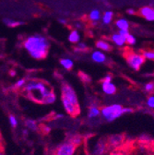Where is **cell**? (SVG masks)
Here are the masks:
<instances>
[{"label": "cell", "instance_id": "cell-1", "mask_svg": "<svg viewBox=\"0 0 154 155\" xmlns=\"http://www.w3.org/2000/svg\"><path fill=\"white\" fill-rule=\"evenodd\" d=\"M23 46L32 58L36 60H41L46 57L50 44L43 35H31L23 42Z\"/></svg>", "mask_w": 154, "mask_h": 155}, {"label": "cell", "instance_id": "cell-2", "mask_svg": "<svg viewBox=\"0 0 154 155\" xmlns=\"http://www.w3.org/2000/svg\"><path fill=\"white\" fill-rule=\"evenodd\" d=\"M23 91L31 100L41 104H45L46 99L54 92L44 81L35 80L29 81L26 83Z\"/></svg>", "mask_w": 154, "mask_h": 155}, {"label": "cell", "instance_id": "cell-3", "mask_svg": "<svg viewBox=\"0 0 154 155\" xmlns=\"http://www.w3.org/2000/svg\"><path fill=\"white\" fill-rule=\"evenodd\" d=\"M61 101L66 113L70 116H77L80 113L77 93L72 86L66 82H64L61 87Z\"/></svg>", "mask_w": 154, "mask_h": 155}, {"label": "cell", "instance_id": "cell-4", "mask_svg": "<svg viewBox=\"0 0 154 155\" xmlns=\"http://www.w3.org/2000/svg\"><path fill=\"white\" fill-rule=\"evenodd\" d=\"M133 109L130 107H123L121 104H113L103 106L101 108V115L106 122H113L120 118L122 115L130 114Z\"/></svg>", "mask_w": 154, "mask_h": 155}, {"label": "cell", "instance_id": "cell-5", "mask_svg": "<svg viewBox=\"0 0 154 155\" xmlns=\"http://www.w3.org/2000/svg\"><path fill=\"white\" fill-rule=\"evenodd\" d=\"M145 60L146 59L143 56V54H140L129 53L128 54H126V62L128 66L136 71L141 68V67L145 63Z\"/></svg>", "mask_w": 154, "mask_h": 155}, {"label": "cell", "instance_id": "cell-6", "mask_svg": "<svg viewBox=\"0 0 154 155\" xmlns=\"http://www.w3.org/2000/svg\"><path fill=\"white\" fill-rule=\"evenodd\" d=\"M109 146L107 143V140H104L103 139L96 140L92 145L90 147V155H104L107 151Z\"/></svg>", "mask_w": 154, "mask_h": 155}, {"label": "cell", "instance_id": "cell-7", "mask_svg": "<svg viewBox=\"0 0 154 155\" xmlns=\"http://www.w3.org/2000/svg\"><path fill=\"white\" fill-rule=\"evenodd\" d=\"M77 146H75L70 140H67L56 148L54 155H74Z\"/></svg>", "mask_w": 154, "mask_h": 155}, {"label": "cell", "instance_id": "cell-8", "mask_svg": "<svg viewBox=\"0 0 154 155\" xmlns=\"http://www.w3.org/2000/svg\"><path fill=\"white\" fill-rule=\"evenodd\" d=\"M124 141V136L121 134H114L111 135L107 140V143L109 147H112L113 149L118 148L120 145H122Z\"/></svg>", "mask_w": 154, "mask_h": 155}, {"label": "cell", "instance_id": "cell-9", "mask_svg": "<svg viewBox=\"0 0 154 155\" xmlns=\"http://www.w3.org/2000/svg\"><path fill=\"white\" fill-rule=\"evenodd\" d=\"M102 91L107 95H113L116 93L117 88L112 82H102Z\"/></svg>", "mask_w": 154, "mask_h": 155}, {"label": "cell", "instance_id": "cell-10", "mask_svg": "<svg viewBox=\"0 0 154 155\" xmlns=\"http://www.w3.org/2000/svg\"><path fill=\"white\" fill-rule=\"evenodd\" d=\"M91 59L95 63L102 64V63H104L106 61L107 58H106V55H105V54L103 52H102V51H94L91 54Z\"/></svg>", "mask_w": 154, "mask_h": 155}, {"label": "cell", "instance_id": "cell-11", "mask_svg": "<svg viewBox=\"0 0 154 155\" xmlns=\"http://www.w3.org/2000/svg\"><path fill=\"white\" fill-rule=\"evenodd\" d=\"M111 40H112V42H113L115 45H117V46H119V47L124 46V45L126 44V39L124 36H122L120 33H118V32L113 34L112 37H111Z\"/></svg>", "mask_w": 154, "mask_h": 155}, {"label": "cell", "instance_id": "cell-12", "mask_svg": "<svg viewBox=\"0 0 154 155\" xmlns=\"http://www.w3.org/2000/svg\"><path fill=\"white\" fill-rule=\"evenodd\" d=\"M101 115V108L97 105H90L88 110V118L89 119H96Z\"/></svg>", "mask_w": 154, "mask_h": 155}, {"label": "cell", "instance_id": "cell-13", "mask_svg": "<svg viewBox=\"0 0 154 155\" xmlns=\"http://www.w3.org/2000/svg\"><path fill=\"white\" fill-rule=\"evenodd\" d=\"M140 14L149 21H154V9L149 7H144L140 9Z\"/></svg>", "mask_w": 154, "mask_h": 155}, {"label": "cell", "instance_id": "cell-14", "mask_svg": "<svg viewBox=\"0 0 154 155\" xmlns=\"http://www.w3.org/2000/svg\"><path fill=\"white\" fill-rule=\"evenodd\" d=\"M80 35L78 31H72L70 33H69V36H68V41L71 43V44H78L80 43Z\"/></svg>", "mask_w": 154, "mask_h": 155}, {"label": "cell", "instance_id": "cell-15", "mask_svg": "<svg viewBox=\"0 0 154 155\" xmlns=\"http://www.w3.org/2000/svg\"><path fill=\"white\" fill-rule=\"evenodd\" d=\"M96 47L101 51H110L111 50V45L108 42L103 41V40H99L96 42Z\"/></svg>", "mask_w": 154, "mask_h": 155}, {"label": "cell", "instance_id": "cell-16", "mask_svg": "<svg viewBox=\"0 0 154 155\" xmlns=\"http://www.w3.org/2000/svg\"><path fill=\"white\" fill-rule=\"evenodd\" d=\"M60 65L67 70H70L73 66H74V62L70 58H62L60 60Z\"/></svg>", "mask_w": 154, "mask_h": 155}, {"label": "cell", "instance_id": "cell-17", "mask_svg": "<svg viewBox=\"0 0 154 155\" xmlns=\"http://www.w3.org/2000/svg\"><path fill=\"white\" fill-rule=\"evenodd\" d=\"M24 124H25V127H27V129H29V130H31V131L38 130V124L33 119H27V120H25Z\"/></svg>", "mask_w": 154, "mask_h": 155}, {"label": "cell", "instance_id": "cell-18", "mask_svg": "<svg viewBox=\"0 0 154 155\" xmlns=\"http://www.w3.org/2000/svg\"><path fill=\"white\" fill-rule=\"evenodd\" d=\"M115 24H116V27H117L119 30L128 31L129 24H128V21H126V19H125V18H119Z\"/></svg>", "mask_w": 154, "mask_h": 155}, {"label": "cell", "instance_id": "cell-19", "mask_svg": "<svg viewBox=\"0 0 154 155\" xmlns=\"http://www.w3.org/2000/svg\"><path fill=\"white\" fill-rule=\"evenodd\" d=\"M113 12L112 11H106L103 17V24H109L111 21H112V19H113Z\"/></svg>", "mask_w": 154, "mask_h": 155}, {"label": "cell", "instance_id": "cell-20", "mask_svg": "<svg viewBox=\"0 0 154 155\" xmlns=\"http://www.w3.org/2000/svg\"><path fill=\"white\" fill-rule=\"evenodd\" d=\"M90 18L91 19L92 21H97L101 18V14H100V11L97 10V9H94L90 12Z\"/></svg>", "mask_w": 154, "mask_h": 155}, {"label": "cell", "instance_id": "cell-21", "mask_svg": "<svg viewBox=\"0 0 154 155\" xmlns=\"http://www.w3.org/2000/svg\"><path fill=\"white\" fill-rule=\"evenodd\" d=\"M4 22H5V24H7L8 27H17V26H20V25L22 24V22L15 21H12V19H8V18H5V19H4Z\"/></svg>", "mask_w": 154, "mask_h": 155}, {"label": "cell", "instance_id": "cell-22", "mask_svg": "<svg viewBox=\"0 0 154 155\" xmlns=\"http://www.w3.org/2000/svg\"><path fill=\"white\" fill-rule=\"evenodd\" d=\"M26 83H27V81H25V79H21V80H18L15 82L14 88L15 89H24Z\"/></svg>", "mask_w": 154, "mask_h": 155}, {"label": "cell", "instance_id": "cell-23", "mask_svg": "<svg viewBox=\"0 0 154 155\" xmlns=\"http://www.w3.org/2000/svg\"><path fill=\"white\" fill-rule=\"evenodd\" d=\"M144 90L146 92L148 93H152L154 91V82L153 81H149V82H147L145 85H144Z\"/></svg>", "mask_w": 154, "mask_h": 155}, {"label": "cell", "instance_id": "cell-24", "mask_svg": "<svg viewBox=\"0 0 154 155\" xmlns=\"http://www.w3.org/2000/svg\"><path fill=\"white\" fill-rule=\"evenodd\" d=\"M8 121H9V124L12 127H17L18 125V121L17 119V117L14 115V114H10L8 116Z\"/></svg>", "mask_w": 154, "mask_h": 155}, {"label": "cell", "instance_id": "cell-25", "mask_svg": "<svg viewBox=\"0 0 154 155\" xmlns=\"http://www.w3.org/2000/svg\"><path fill=\"white\" fill-rule=\"evenodd\" d=\"M146 104H147V106L149 108L154 110V94H152V95L148 97L147 101H146Z\"/></svg>", "mask_w": 154, "mask_h": 155}, {"label": "cell", "instance_id": "cell-26", "mask_svg": "<svg viewBox=\"0 0 154 155\" xmlns=\"http://www.w3.org/2000/svg\"><path fill=\"white\" fill-rule=\"evenodd\" d=\"M70 140L75 146H79V145H80L82 143L83 140L80 137V136H75V137H73L71 140Z\"/></svg>", "mask_w": 154, "mask_h": 155}, {"label": "cell", "instance_id": "cell-27", "mask_svg": "<svg viewBox=\"0 0 154 155\" xmlns=\"http://www.w3.org/2000/svg\"><path fill=\"white\" fill-rule=\"evenodd\" d=\"M142 54L145 57V59H147V60H154V52L153 51H147V52H144Z\"/></svg>", "mask_w": 154, "mask_h": 155}, {"label": "cell", "instance_id": "cell-28", "mask_svg": "<svg viewBox=\"0 0 154 155\" xmlns=\"http://www.w3.org/2000/svg\"><path fill=\"white\" fill-rule=\"evenodd\" d=\"M126 44H128L129 45H134L136 44V38H135L132 34H129L126 37Z\"/></svg>", "mask_w": 154, "mask_h": 155}, {"label": "cell", "instance_id": "cell-29", "mask_svg": "<svg viewBox=\"0 0 154 155\" xmlns=\"http://www.w3.org/2000/svg\"><path fill=\"white\" fill-rule=\"evenodd\" d=\"M87 45L84 44V43H80V44H78V46H77V48H76V51L78 52V51H80V52H83V51H86L87 50Z\"/></svg>", "mask_w": 154, "mask_h": 155}, {"label": "cell", "instance_id": "cell-30", "mask_svg": "<svg viewBox=\"0 0 154 155\" xmlns=\"http://www.w3.org/2000/svg\"><path fill=\"white\" fill-rule=\"evenodd\" d=\"M108 155H126L124 151H122V150H113V151H111Z\"/></svg>", "mask_w": 154, "mask_h": 155}, {"label": "cell", "instance_id": "cell-31", "mask_svg": "<svg viewBox=\"0 0 154 155\" xmlns=\"http://www.w3.org/2000/svg\"><path fill=\"white\" fill-rule=\"evenodd\" d=\"M103 81V82H112V81H113V77L111 76V75H106L103 79L102 80Z\"/></svg>", "mask_w": 154, "mask_h": 155}, {"label": "cell", "instance_id": "cell-32", "mask_svg": "<svg viewBox=\"0 0 154 155\" xmlns=\"http://www.w3.org/2000/svg\"><path fill=\"white\" fill-rule=\"evenodd\" d=\"M118 33H120V34H121L122 36H124L126 39V37L130 34V33L128 32V31H125V30H119Z\"/></svg>", "mask_w": 154, "mask_h": 155}, {"label": "cell", "instance_id": "cell-33", "mask_svg": "<svg viewBox=\"0 0 154 155\" xmlns=\"http://www.w3.org/2000/svg\"><path fill=\"white\" fill-rule=\"evenodd\" d=\"M65 117V115L61 113H58V114H55L54 115V119H57V120H59V119H63Z\"/></svg>", "mask_w": 154, "mask_h": 155}, {"label": "cell", "instance_id": "cell-34", "mask_svg": "<svg viewBox=\"0 0 154 155\" xmlns=\"http://www.w3.org/2000/svg\"><path fill=\"white\" fill-rule=\"evenodd\" d=\"M127 13L133 15V14H135V10H134V9H128V10H127Z\"/></svg>", "mask_w": 154, "mask_h": 155}, {"label": "cell", "instance_id": "cell-35", "mask_svg": "<svg viewBox=\"0 0 154 155\" xmlns=\"http://www.w3.org/2000/svg\"><path fill=\"white\" fill-rule=\"evenodd\" d=\"M10 75H11V76H15V75H16L15 71H11V72H10Z\"/></svg>", "mask_w": 154, "mask_h": 155}, {"label": "cell", "instance_id": "cell-36", "mask_svg": "<svg viewBox=\"0 0 154 155\" xmlns=\"http://www.w3.org/2000/svg\"><path fill=\"white\" fill-rule=\"evenodd\" d=\"M60 22L61 23H66V21H64V19H60Z\"/></svg>", "mask_w": 154, "mask_h": 155}, {"label": "cell", "instance_id": "cell-37", "mask_svg": "<svg viewBox=\"0 0 154 155\" xmlns=\"http://www.w3.org/2000/svg\"><path fill=\"white\" fill-rule=\"evenodd\" d=\"M0 155H5V154H4V153H1V154H0Z\"/></svg>", "mask_w": 154, "mask_h": 155}]
</instances>
